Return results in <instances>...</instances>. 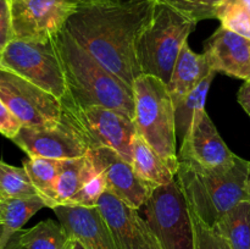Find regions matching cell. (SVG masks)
I'll use <instances>...</instances> for the list:
<instances>
[{
  "label": "cell",
  "instance_id": "6da1fadb",
  "mask_svg": "<svg viewBox=\"0 0 250 249\" xmlns=\"http://www.w3.org/2000/svg\"><path fill=\"white\" fill-rule=\"evenodd\" d=\"M155 4L156 0H83L63 29L132 88L142 76L137 42L153 17Z\"/></svg>",
  "mask_w": 250,
  "mask_h": 249
},
{
  "label": "cell",
  "instance_id": "7a4b0ae2",
  "mask_svg": "<svg viewBox=\"0 0 250 249\" xmlns=\"http://www.w3.org/2000/svg\"><path fill=\"white\" fill-rule=\"evenodd\" d=\"M62 65L66 94L61 102L77 106L100 105L134 121L133 89L100 65L65 29L53 38Z\"/></svg>",
  "mask_w": 250,
  "mask_h": 249
},
{
  "label": "cell",
  "instance_id": "3957f363",
  "mask_svg": "<svg viewBox=\"0 0 250 249\" xmlns=\"http://www.w3.org/2000/svg\"><path fill=\"white\" fill-rule=\"evenodd\" d=\"M190 210L212 227L243 200H250V161L236 156L229 165L203 168L180 160L176 173Z\"/></svg>",
  "mask_w": 250,
  "mask_h": 249
},
{
  "label": "cell",
  "instance_id": "277c9868",
  "mask_svg": "<svg viewBox=\"0 0 250 249\" xmlns=\"http://www.w3.org/2000/svg\"><path fill=\"white\" fill-rule=\"evenodd\" d=\"M134 124L137 133L165 160L170 170L180 167L176 133L175 105L167 84L150 75L134 81Z\"/></svg>",
  "mask_w": 250,
  "mask_h": 249
},
{
  "label": "cell",
  "instance_id": "5b68a950",
  "mask_svg": "<svg viewBox=\"0 0 250 249\" xmlns=\"http://www.w3.org/2000/svg\"><path fill=\"white\" fill-rule=\"evenodd\" d=\"M197 23L156 0L153 17L137 42L142 75L160 78L168 85L180 51Z\"/></svg>",
  "mask_w": 250,
  "mask_h": 249
},
{
  "label": "cell",
  "instance_id": "8992f818",
  "mask_svg": "<svg viewBox=\"0 0 250 249\" xmlns=\"http://www.w3.org/2000/svg\"><path fill=\"white\" fill-rule=\"evenodd\" d=\"M61 105V119L72 127L88 148L107 146L132 163V141L137 133L133 120L100 105L77 106L65 102Z\"/></svg>",
  "mask_w": 250,
  "mask_h": 249
},
{
  "label": "cell",
  "instance_id": "52a82bcc",
  "mask_svg": "<svg viewBox=\"0 0 250 249\" xmlns=\"http://www.w3.org/2000/svg\"><path fill=\"white\" fill-rule=\"evenodd\" d=\"M0 68L24 78L60 100L65 97V75L53 39H12L0 54Z\"/></svg>",
  "mask_w": 250,
  "mask_h": 249
},
{
  "label": "cell",
  "instance_id": "ba28073f",
  "mask_svg": "<svg viewBox=\"0 0 250 249\" xmlns=\"http://www.w3.org/2000/svg\"><path fill=\"white\" fill-rule=\"evenodd\" d=\"M142 208L164 249H193L189 205L176 178L154 188Z\"/></svg>",
  "mask_w": 250,
  "mask_h": 249
},
{
  "label": "cell",
  "instance_id": "9c48e42d",
  "mask_svg": "<svg viewBox=\"0 0 250 249\" xmlns=\"http://www.w3.org/2000/svg\"><path fill=\"white\" fill-rule=\"evenodd\" d=\"M0 99L23 126L55 127L61 122L59 98L4 68H0Z\"/></svg>",
  "mask_w": 250,
  "mask_h": 249
},
{
  "label": "cell",
  "instance_id": "30bf717a",
  "mask_svg": "<svg viewBox=\"0 0 250 249\" xmlns=\"http://www.w3.org/2000/svg\"><path fill=\"white\" fill-rule=\"evenodd\" d=\"M83 0H10L14 39L51 41Z\"/></svg>",
  "mask_w": 250,
  "mask_h": 249
},
{
  "label": "cell",
  "instance_id": "8fae6325",
  "mask_svg": "<svg viewBox=\"0 0 250 249\" xmlns=\"http://www.w3.org/2000/svg\"><path fill=\"white\" fill-rule=\"evenodd\" d=\"M87 154L106 178L107 192L133 209L143 207L154 187L137 175L128 160L107 146L89 149Z\"/></svg>",
  "mask_w": 250,
  "mask_h": 249
},
{
  "label": "cell",
  "instance_id": "7c38bea8",
  "mask_svg": "<svg viewBox=\"0 0 250 249\" xmlns=\"http://www.w3.org/2000/svg\"><path fill=\"white\" fill-rule=\"evenodd\" d=\"M11 141L28 156L56 160L82 158L89 150L87 144L62 119L55 127L22 126Z\"/></svg>",
  "mask_w": 250,
  "mask_h": 249
},
{
  "label": "cell",
  "instance_id": "4fadbf2b",
  "mask_svg": "<svg viewBox=\"0 0 250 249\" xmlns=\"http://www.w3.org/2000/svg\"><path fill=\"white\" fill-rule=\"evenodd\" d=\"M236 156L221 138L207 110L198 111L182 139L178 160L203 168H217L229 165Z\"/></svg>",
  "mask_w": 250,
  "mask_h": 249
},
{
  "label": "cell",
  "instance_id": "5bb4252c",
  "mask_svg": "<svg viewBox=\"0 0 250 249\" xmlns=\"http://www.w3.org/2000/svg\"><path fill=\"white\" fill-rule=\"evenodd\" d=\"M98 208L106 220L120 249H164L160 241L138 210L105 192Z\"/></svg>",
  "mask_w": 250,
  "mask_h": 249
},
{
  "label": "cell",
  "instance_id": "9a60e30c",
  "mask_svg": "<svg viewBox=\"0 0 250 249\" xmlns=\"http://www.w3.org/2000/svg\"><path fill=\"white\" fill-rule=\"evenodd\" d=\"M53 210L67 233L84 249H120L98 207L58 205Z\"/></svg>",
  "mask_w": 250,
  "mask_h": 249
},
{
  "label": "cell",
  "instance_id": "2e32d148",
  "mask_svg": "<svg viewBox=\"0 0 250 249\" xmlns=\"http://www.w3.org/2000/svg\"><path fill=\"white\" fill-rule=\"evenodd\" d=\"M210 68L239 80H250V41L225 27H219L204 43Z\"/></svg>",
  "mask_w": 250,
  "mask_h": 249
},
{
  "label": "cell",
  "instance_id": "e0dca14e",
  "mask_svg": "<svg viewBox=\"0 0 250 249\" xmlns=\"http://www.w3.org/2000/svg\"><path fill=\"white\" fill-rule=\"evenodd\" d=\"M204 54H197L185 43L173 67L168 83L171 98L175 107L211 72Z\"/></svg>",
  "mask_w": 250,
  "mask_h": 249
},
{
  "label": "cell",
  "instance_id": "ac0fdd59",
  "mask_svg": "<svg viewBox=\"0 0 250 249\" xmlns=\"http://www.w3.org/2000/svg\"><path fill=\"white\" fill-rule=\"evenodd\" d=\"M131 164L137 175L154 188L168 185L176 178L165 160L138 133L132 141Z\"/></svg>",
  "mask_w": 250,
  "mask_h": 249
},
{
  "label": "cell",
  "instance_id": "d6986e66",
  "mask_svg": "<svg viewBox=\"0 0 250 249\" xmlns=\"http://www.w3.org/2000/svg\"><path fill=\"white\" fill-rule=\"evenodd\" d=\"M98 172L99 170L88 154L82 158L61 160L55 187L58 205H70L83 185Z\"/></svg>",
  "mask_w": 250,
  "mask_h": 249
},
{
  "label": "cell",
  "instance_id": "ffe728a7",
  "mask_svg": "<svg viewBox=\"0 0 250 249\" xmlns=\"http://www.w3.org/2000/svg\"><path fill=\"white\" fill-rule=\"evenodd\" d=\"M14 237L20 249H72L75 242L65 227L53 220L39 222Z\"/></svg>",
  "mask_w": 250,
  "mask_h": 249
},
{
  "label": "cell",
  "instance_id": "44dd1931",
  "mask_svg": "<svg viewBox=\"0 0 250 249\" xmlns=\"http://www.w3.org/2000/svg\"><path fill=\"white\" fill-rule=\"evenodd\" d=\"M212 228L231 249H250V200H243L221 217Z\"/></svg>",
  "mask_w": 250,
  "mask_h": 249
},
{
  "label": "cell",
  "instance_id": "7402d4cb",
  "mask_svg": "<svg viewBox=\"0 0 250 249\" xmlns=\"http://www.w3.org/2000/svg\"><path fill=\"white\" fill-rule=\"evenodd\" d=\"M60 163L61 160L41 156H28L23 163V167L26 168L39 197L45 202L46 208L50 209L58 207L55 187L60 172Z\"/></svg>",
  "mask_w": 250,
  "mask_h": 249
},
{
  "label": "cell",
  "instance_id": "603a6c76",
  "mask_svg": "<svg viewBox=\"0 0 250 249\" xmlns=\"http://www.w3.org/2000/svg\"><path fill=\"white\" fill-rule=\"evenodd\" d=\"M4 225V243L9 244L12 237L21 231L22 226L39 210L46 208L39 195L24 198H9L0 202Z\"/></svg>",
  "mask_w": 250,
  "mask_h": 249
},
{
  "label": "cell",
  "instance_id": "cb8c5ba5",
  "mask_svg": "<svg viewBox=\"0 0 250 249\" xmlns=\"http://www.w3.org/2000/svg\"><path fill=\"white\" fill-rule=\"evenodd\" d=\"M216 72L211 71L177 106L175 107V119H176V133L178 138L182 141L187 134L190 124L195 114L200 110L205 109V102H207L209 88L211 85Z\"/></svg>",
  "mask_w": 250,
  "mask_h": 249
},
{
  "label": "cell",
  "instance_id": "d4e9b609",
  "mask_svg": "<svg viewBox=\"0 0 250 249\" xmlns=\"http://www.w3.org/2000/svg\"><path fill=\"white\" fill-rule=\"evenodd\" d=\"M39 195L26 168L16 167L0 160V202L9 198Z\"/></svg>",
  "mask_w": 250,
  "mask_h": 249
},
{
  "label": "cell",
  "instance_id": "484cf974",
  "mask_svg": "<svg viewBox=\"0 0 250 249\" xmlns=\"http://www.w3.org/2000/svg\"><path fill=\"white\" fill-rule=\"evenodd\" d=\"M221 26L250 41V0H222L216 9Z\"/></svg>",
  "mask_w": 250,
  "mask_h": 249
},
{
  "label": "cell",
  "instance_id": "4316f807",
  "mask_svg": "<svg viewBox=\"0 0 250 249\" xmlns=\"http://www.w3.org/2000/svg\"><path fill=\"white\" fill-rule=\"evenodd\" d=\"M194 21L216 19V9L222 0H158Z\"/></svg>",
  "mask_w": 250,
  "mask_h": 249
},
{
  "label": "cell",
  "instance_id": "83f0119b",
  "mask_svg": "<svg viewBox=\"0 0 250 249\" xmlns=\"http://www.w3.org/2000/svg\"><path fill=\"white\" fill-rule=\"evenodd\" d=\"M190 217L193 226V249H231L227 242L216 233L212 227L208 226L202 219H199L192 210Z\"/></svg>",
  "mask_w": 250,
  "mask_h": 249
},
{
  "label": "cell",
  "instance_id": "f1b7e54d",
  "mask_svg": "<svg viewBox=\"0 0 250 249\" xmlns=\"http://www.w3.org/2000/svg\"><path fill=\"white\" fill-rule=\"evenodd\" d=\"M107 190L106 178L103 175L102 171L97 173L94 177L83 185V187L78 190L77 194L71 200L70 205H77V207L92 208L98 207V202Z\"/></svg>",
  "mask_w": 250,
  "mask_h": 249
},
{
  "label": "cell",
  "instance_id": "f546056e",
  "mask_svg": "<svg viewBox=\"0 0 250 249\" xmlns=\"http://www.w3.org/2000/svg\"><path fill=\"white\" fill-rule=\"evenodd\" d=\"M14 39L10 0H0V54Z\"/></svg>",
  "mask_w": 250,
  "mask_h": 249
},
{
  "label": "cell",
  "instance_id": "4dcf8cb0",
  "mask_svg": "<svg viewBox=\"0 0 250 249\" xmlns=\"http://www.w3.org/2000/svg\"><path fill=\"white\" fill-rule=\"evenodd\" d=\"M23 124L12 114L11 110L0 99V133L7 138L12 139L16 137Z\"/></svg>",
  "mask_w": 250,
  "mask_h": 249
},
{
  "label": "cell",
  "instance_id": "1f68e13d",
  "mask_svg": "<svg viewBox=\"0 0 250 249\" xmlns=\"http://www.w3.org/2000/svg\"><path fill=\"white\" fill-rule=\"evenodd\" d=\"M237 100L241 104V106L246 110L247 114L250 116V80L244 81L243 85L239 88Z\"/></svg>",
  "mask_w": 250,
  "mask_h": 249
},
{
  "label": "cell",
  "instance_id": "d6a6232c",
  "mask_svg": "<svg viewBox=\"0 0 250 249\" xmlns=\"http://www.w3.org/2000/svg\"><path fill=\"white\" fill-rule=\"evenodd\" d=\"M6 247L4 243V225L0 224V249H6Z\"/></svg>",
  "mask_w": 250,
  "mask_h": 249
},
{
  "label": "cell",
  "instance_id": "836d02e7",
  "mask_svg": "<svg viewBox=\"0 0 250 249\" xmlns=\"http://www.w3.org/2000/svg\"><path fill=\"white\" fill-rule=\"evenodd\" d=\"M12 239H14V237H12ZM10 241V243L7 244V247H6V249H20L19 247L16 246V243H15V241Z\"/></svg>",
  "mask_w": 250,
  "mask_h": 249
},
{
  "label": "cell",
  "instance_id": "e575fe53",
  "mask_svg": "<svg viewBox=\"0 0 250 249\" xmlns=\"http://www.w3.org/2000/svg\"><path fill=\"white\" fill-rule=\"evenodd\" d=\"M72 249H84V247H83L82 244L80 243V242L75 241V242H73V247H72Z\"/></svg>",
  "mask_w": 250,
  "mask_h": 249
},
{
  "label": "cell",
  "instance_id": "d590c367",
  "mask_svg": "<svg viewBox=\"0 0 250 249\" xmlns=\"http://www.w3.org/2000/svg\"><path fill=\"white\" fill-rule=\"evenodd\" d=\"M4 219H2V211H1V207H0V224H2Z\"/></svg>",
  "mask_w": 250,
  "mask_h": 249
}]
</instances>
